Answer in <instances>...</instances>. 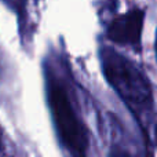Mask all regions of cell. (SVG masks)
<instances>
[{
  "mask_svg": "<svg viewBox=\"0 0 157 157\" xmlns=\"http://www.w3.org/2000/svg\"><path fill=\"white\" fill-rule=\"evenodd\" d=\"M156 51H157V37H156Z\"/></svg>",
  "mask_w": 157,
  "mask_h": 157,
  "instance_id": "3",
  "label": "cell"
},
{
  "mask_svg": "<svg viewBox=\"0 0 157 157\" xmlns=\"http://www.w3.org/2000/svg\"><path fill=\"white\" fill-rule=\"evenodd\" d=\"M156 134H157V128H156Z\"/></svg>",
  "mask_w": 157,
  "mask_h": 157,
  "instance_id": "4",
  "label": "cell"
},
{
  "mask_svg": "<svg viewBox=\"0 0 157 157\" xmlns=\"http://www.w3.org/2000/svg\"><path fill=\"white\" fill-rule=\"evenodd\" d=\"M50 98H51L52 110L55 114V121L62 135V139L75 153L83 155L84 145H86L84 136L66 92L59 86H55L51 88Z\"/></svg>",
  "mask_w": 157,
  "mask_h": 157,
  "instance_id": "1",
  "label": "cell"
},
{
  "mask_svg": "<svg viewBox=\"0 0 157 157\" xmlns=\"http://www.w3.org/2000/svg\"><path fill=\"white\" fill-rule=\"evenodd\" d=\"M145 13L132 10L116 18L109 26V37L120 44H136L141 39Z\"/></svg>",
  "mask_w": 157,
  "mask_h": 157,
  "instance_id": "2",
  "label": "cell"
}]
</instances>
